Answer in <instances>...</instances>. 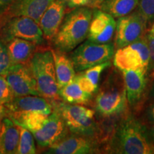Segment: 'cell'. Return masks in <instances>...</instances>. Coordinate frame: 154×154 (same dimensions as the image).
Here are the masks:
<instances>
[{
  "label": "cell",
  "instance_id": "cell-1",
  "mask_svg": "<svg viewBox=\"0 0 154 154\" xmlns=\"http://www.w3.org/2000/svg\"><path fill=\"white\" fill-rule=\"evenodd\" d=\"M108 151L119 154H154V140L143 124L132 114H127L116 127Z\"/></svg>",
  "mask_w": 154,
  "mask_h": 154
},
{
  "label": "cell",
  "instance_id": "cell-2",
  "mask_svg": "<svg viewBox=\"0 0 154 154\" xmlns=\"http://www.w3.org/2000/svg\"><path fill=\"white\" fill-rule=\"evenodd\" d=\"M92 14L93 10L89 7H79L68 13L51 40L53 49L67 54L85 41Z\"/></svg>",
  "mask_w": 154,
  "mask_h": 154
},
{
  "label": "cell",
  "instance_id": "cell-3",
  "mask_svg": "<svg viewBox=\"0 0 154 154\" xmlns=\"http://www.w3.org/2000/svg\"><path fill=\"white\" fill-rule=\"evenodd\" d=\"M113 71L101 87L94 100L96 111L106 118L116 117L126 113L128 109L126 87L120 71Z\"/></svg>",
  "mask_w": 154,
  "mask_h": 154
},
{
  "label": "cell",
  "instance_id": "cell-4",
  "mask_svg": "<svg viewBox=\"0 0 154 154\" xmlns=\"http://www.w3.org/2000/svg\"><path fill=\"white\" fill-rule=\"evenodd\" d=\"M39 95L50 101L59 100V88L56 76L52 51L47 47H41L29 61Z\"/></svg>",
  "mask_w": 154,
  "mask_h": 154
},
{
  "label": "cell",
  "instance_id": "cell-5",
  "mask_svg": "<svg viewBox=\"0 0 154 154\" xmlns=\"http://www.w3.org/2000/svg\"><path fill=\"white\" fill-rule=\"evenodd\" d=\"M53 109L60 114L69 131L92 138H97L99 128L95 119V111L82 104L59 100L51 101Z\"/></svg>",
  "mask_w": 154,
  "mask_h": 154
},
{
  "label": "cell",
  "instance_id": "cell-6",
  "mask_svg": "<svg viewBox=\"0 0 154 154\" xmlns=\"http://www.w3.org/2000/svg\"><path fill=\"white\" fill-rule=\"evenodd\" d=\"M0 37L5 42L12 38H23L38 47H45L47 42L39 24L26 16L0 17Z\"/></svg>",
  "mask_w": 154,
  "mask_h": 154
},
{
  "label": "cell",
  "instance_id": "cell-7",
  "mask_svg": "<svg viewBox=\"0 0 154 154\" xmlns=\"http://www.w3.org/2000/svg\"><path fill=\"white\" fill-rule=\"evenodd\" d=\"M115 53L113 43L99 44L87 39L71 51L72 59L76 72H81L92 66L111 61Z\"/></svg>",
  "mask_w": 154,
  "mask_h": 154
},
{
  "label": "cell",
  "instance_id": "cell-8",
  "mask_svg": "<svg viewBox=\"0 0 154 154\" xmlns=\"http://www.w3.org/2000/svg\"><path fill=\"white\" fill-rule=\"evenodd\" d=\"M113 59V65L120 72L141 69L148 72L149 62L148 33L138 41L116 49Z\"/></svg>",
  "mask_w": 154,
  "mask_h": 154
},
{
  "label": "cell",
  "instance_id": "cell-9",
  "mask_svg": "<svg viewBox=\"0 0 154 154\" xmlns=\"http://www.w3.org/2000/svg\"><path fill=\"white\" fill-rule=\"evenodd\" d=\"M147 22L138 10L118 18L115 30V49H121L143 38L147 34Z\"/></svg>",
  "mask_w": 154,
  "mask_h": 154
},
{
  "label": "cell",
  "instance_id": "cell-10",
  "mask_svg": "<svg viewBox=\"0 0 154 154\" xmlns=\"http://www.w3.org/2000/svg\"><path fill=\"white\" fill-rule=\"evenodd\" d=\"M4 76L14 96H40L29 62L11 63Z\"/></svg>",
  "mask_w": 154,
  "mask_h": 154
},
{
  "label": "cell",
  "instance_id": "cell-11",
  "mask_svg": "<svg viewBox=\"0 0 154 154\" xmlns=\"http://www.w3.org/2000/svg\"><path fill=\"white\" fill-rule=\"evenodd\" d=\"M97 139L72 134H67L62 139L48 148V153L91 154L99 153Z\"/></svg>",
  "mask_w": 154,
  "mask_h": 154
},
{
  "label": "cell",
  "instance_id": "cell-12",
  "mask_svg": "<svg viewBox=\"0 0 154 154\" xmlns=\"http://www.w3.org/2000/svg\"><path fill=\"white\" fill-rule=\"evenodd\" d=\"M68 132V128L60 114L54 109L43 126L32 134L38 147L44 149L62 139Z\"/></svg>",
  "mask_w": 154,
  "mask_h": 154
},
{
  "label": "cell",
  "instance_id": "cell-13",
  "mask_svg": "<svg viewBox=\"0 0 154 154\" xmlns=\"http://www.w3.org/2000/svg\"><path fill=\"white\" fill-rule=\"evenodd\" d=\"M116 21L107 12L95 8L90 23L87 39L99 44H109L115 34Z\"/></svg>",
  "mask_w": 154,
  "mask_h": 154
},
{
  "label": "cell",
  "instance_id": "cell-14",
  "mask_svg": "<svg viewBox=\"0 0 154 154\" xmlns=\"http://www.w3.org/2000/svg\"><path fill=\"white\" fill-rule=\"evenodd\" d=\"M66 8L65 0H54L44 12L38 24L47 41L51 42L54 37L64 19Z\"/></svg>",
  "mask_w": 154,
  "mask_h": 154
},
{
  "label": "cell",
  "instance_id": "cell-15",
  "mask_svg": "<svg viewBox=\"0 0 154 154\" xmlns=\"http://www.w3.org/2000/svg\"><path fill=\"white\" fill-rule=\"evenodd\" d=\"M121 72L124 78L128 105L136 106L145 93L148 72L141 69L124 70Z\"/></svg>",
  "mask_w": 154,
  "mask_h": 154
},
{
  "label": "cell",
  "instance_id": "cell-16",
  "mask_svg": "<svg viewBox=\"0 0 154 154\" xmlns=\"http://www.w3.org/2000/svg\"><path fill=\"white\" fill-rule=\"evenodd\" d=\"M7 112L34 111L49 115L53 112L51 102L41 96L27 95L14 96V99L5 105Z\"/></svg>",
  "mask_w": 154,
  "mask_h": 154
},
{
  "label": "cell",
  "instance_id": "cell-17",
  "mask_svg": "<svg viewBox=\"0 0 154 154\" xmlns=\"http://www.w3.org/2000/svg\"><path fill=\"white\" fill-rule=\"evenodd\" d=\"M54 0H18L7 14L2 17L26 16L39 23L47 7Z\"/></svg>",
  "mask_w": 154,
  "mask_h": 154
},
{
  "label": "cell",
  "instance_id": "cell-18",
  "mask_svg": "<svg viewBox=\"0 0 154 154\" xmlns=\"http://www.w3.org/2000/svg\"><path fill=\"white\" fill-rule=\"evenodd\" d=\"M19 126L9 116H5L0 124V153H17L19 142Z\"/></svg>",
  "mask_w": 154,
  "mask_h": 154
},
{
  "label": "cell",
  "instance_id": "cell-19",
  "mask_svg": "<svg viewBox=\"0 0 154 154\" xmlns=\"http://www.w3.org/2000/svg\"><path fill=\"white\" fill-rule=\"evenodd\" d=\"M11 63H28L34 54L41 47L34 42L20 38H12L5 42Z\"/></svg>",
  "mask_w": 154,
  "mask_h": 154
},
{
  "label": "cell",
  "instance_id": "cell-20",
  "mask_svg": "<svg viewBox=\"0 0 154 154\" xmlns=\"http://www.w3.org/2000/svg\"><path fill=\"white\" fill-rule=\"evenodd\" d=\"M51 51L54 61L58 86L59 88H61L74 79L76 74V71L72 59L69 56L66 55V53L61 52L54 49H51Z\"/></svg>",
  "mask_w": 154,
  "mask_h": 154
},
{
  "label": "cell",
  "instance_id": "cell-21",
  "mask_svg": "<svg viewBox=\"0 0 154 154\" xmlns=\"http://www.w3.org/2000/svg\"><path fill=\"white\" fill-rule=\"evenodd\" d=\"M6 113L15 124L29 130L32 133L39 129L49 116V115L34 112V111H22V112L6 111Z\"/></svg>",
  "mask_w": 154,
  "mask_h": 154
},
{
  "label": "cell",
  "instance_id": "cell-22",
  "mask_svg": "<svg viewBox=\"0 0 154 154\" xmlns=\"http://www.w3.org/2000/svg\"><path fill=\"white\" fill-rule=\"evenodd\" d=\"M138 3L139 0H103L97 8L118 19L131 14Z\"/></svg>",
  "mask_w": 154,
  "mask_h": 154
},
{
  "label": "cell",
  "instance_id": "cell-23",
  "mask_svg": "<svg viewBox=\"0 0 154 154\" xmlns=\"http://www.w3.org/2000/svg\"><path fill=\"white\" fill-rule=\"evenodd\" d=\"M59 93L63 101L74 104H87L92 96L81 88L75 77L70 83L59 88Z\"/></svg>",
  "mask_w": 154,
  "mask_h": 154
},
{
  "label": "cell",
  "instance_id": "cell-24",
  "mask_svg": "<svg viewBox=\"0 0 154 154\" xmlns=\"http://www.w3.org/2000/svg\"><path fill=\"white\" fill-rule=\"evenodd\" d=\"M19 134L20 136L17 154L36 153V146L33 134L29 130L22 126H19Z\"/></svg>",
  "mask_w": 154,
  "mask_h": 154
},
{
  "label": "cell",
  "instance_id": "cell-25",
  "mask_svg": "<svg viewBox=\"0 0 154 154\" xmlns=\"http://www.w3.org/2000/svg\"><path fill=\"white\" fill-rule=\"evenodd\" d=\"M110 65V61H106V62L102 63L101 64L88 68L82 72L84 74V76H86L95 87L99 88V83L101 73Z\"/></svg>",
  "mask_w": 154,
  "mask_h": 154
},
{
  "label": "cell",
  "instance_id": "cell-26",
  "mask_svg": "<svg viewBox=\"0 0 154 154\" xmlns=\"http://www.w3.org/2000/svg\"><path fill=\"white\" fill-rule=\"evenodd\" d=\"M138 11L147 22L151 24L154 19V0H139Z\"/></svg>",
  "mask_w": 154,
  "mask_h": 154
},
{
  "label": "cell",
  "instance_id": "cell-27",
  "mask_svg": "<svg viewBox=\"0 0 154 154\" xmlns=\"http://www.w3.org/2000/svg\"><path fill=\"white\" fill-rule=\"evenodd\" d=\"M14 97V94L5 76L0 75V105L5 106Z\"/></svg>",
  "mask_w": 154,
  "mask_h": 154
},
{
  "label": "cell",
  "instance_id": "cell-28",
  "mask_svg": "<svg viewBox=\"0 0 154 154\" xmlns=\"http://www.w3.org/2000/svg\"><path fill=\"white\" fill-rule=\"evenodd\" d=\"M8 49L6 43L0 37V75H5L11 65Z\"/></svg>",
  "mask_w": 154,
  "mask_h": 154
},
{
  "label": "cell",
  "instance_id": "cell-29",
  "mask_svg": "<svg viewBox=\"0 0 154 154\" xmlns=\"http://www.w3.org/2000/svg\"><path fill=\"white\" fill-rule=\"evenodd\" d=\"M75 79H76L77 82L79 83L81 88H82L84 91L87 92L88 94H91L92 96L96 93L98 88L95 87L86 76H84V74H82V72H78V74H76Z\"/></svg>",
  "mask_w": 154,
  "mask_h": 154
},
{
  "label": "cell",
  "instance_id": "cell-30",
  "mask_svg": "<svg viewBox=\"0 0 154 154\" xmlns=\"http://www.w3.org/2000/svg\"><path fill=\"white\" fill-rule=\"evenodd\" d=\"M149 49V62L148 66V74L154 76V37L148 36Z\"/></svg>",
  "mask_w": 154,
  "mask_h": 154
},
{
  "label": "cell",
  "instance_id": "cell-31",
  "mask_svg": "<svg viewBox=\"0 0 154 154\" xmlns=\"http://www.w3.org/2000/svg\"><path fill=\"white\" fill-rule=\"evenodd\" d=\"M91 0H65L67 8L74 9L82 7H88Z\"/></svg>",
  "mask_w": 154,
  "mask_h": 154
},
{
  "label": "cell",
  "instance_id": "cell-32",
  "mask_svg": "<svg viewBox=\"0 0 154 154\" xmlns=\"http://www.w3.org/2000/svg\"><path fill=\"white\" fill-rule=\"evenodd\" d=\"M18 0H0V17L7 14Z\"/></svg>",
  "mask_w": 154,
  "mask_h": 154
},
{
  "label": "cell",
  "instance_id": "cell-33",
  "mask_svg": "<svg viewBox=\"0 0 154 154\" xmlns=\"http://www.w3.org/2000/svg\"><path fill=\"white\" fill-rule=\"evenodd\" d=\"M146 119L150 124H154V101L146 109Z\"/></svg>",
  "mask_w": 154,
  "mask_h": 154
},
{
  "label": "cell",
  "instance_id": "cell-34",
  "mask_svg": "<svg viewBox=\"0 0 154 154\" xmlns=\"http://www.w3.org/2000/svg\"><path fill=\"white\" fill-rule=\"evenodd\" d=\"M103 0H91V2H90V5L88 7H91L92 9H95L99 7V5L101 4Z\"/></svg>",
  "mask_w": 154,
  "mask_h": 154
},
{
  "label": "cell",
  "instance_id": "cell-35",
  "mask_svg": "<svg viewBox=\"0 0 154 154\" xmlns=\"http://www.w3.org/2000/svg\"><path fill=\"white\" fill-rule=\"evenodd\" d=\"M6 114V109L4 107V106L0 105V124H1L2 121L4 119V117L5 116Z\"/></svg>",
  "mask_w": 154,
  "mask_h": 154
},
{
  "label": "cell",
  "instance_id": "cell-36",
  "mask_svg": "<svg viewBox=\"0 0 154 154\" xmlns=\"http://www.w3.org/2000/svg\"><path fill=\"white\" fill-rule=\"evenodd\" d=\"M149 97L151 98V99H154V80L153 83H152L151 89H150L149 91Z\"/></svg>",
  "mask_w": 154,
  "mask_h": 154
},
{
  "label": "cell",
  "instance_id": "cell-37",
  "mask_svg": "<svg viewBox=\"0 0 154 154\" xmlns=\"http://www.w3.org/2000/svg\"><path fill=\"white\" fill-rule=\"evenodd\" d=\"M148 36H150V37H154V21L153 24H152L151 29H150L149 32L148 33Z\"/></svg>",
  "mask_w": 154,
  "mask_h": 154
},
{
  "label": "cell",
  "instance_id": "cell-38",
  "mask_svg": "<svg viewBox=\"0 0 154 154\" xmlns=\"http://www.w3.org/2000/svg\"><path fill=\"white\" fill-rule=\"evenodd\" d=\"M150 136H151L152 139L154 140V124H152V126L151 127V128L149 130Z\"/></svg>",
  "mask_w": 154,
  "mask_h": 154
}]
</instances>
